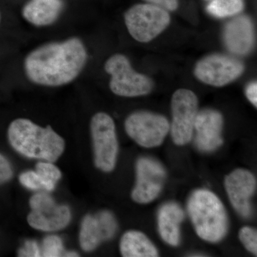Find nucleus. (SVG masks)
Returning a JSON list of instances; mask_svg holds the SVG:
<instances>
[{
    "label": "nucleus",
    "mask_w": 257,
    "mask_h": 257,
    "mask_svg": "<svg viewBox=\"0 0 257 257\" xmlns=\"http://www.w3.org/2000/svg\"><path fill=\"white\" fill-rule=\"evenodd\" d=\"M87 53L77 37L51 42L32 51L24 62L28 78L35 84L58 87L72 82L85 66Z\"/></svg>",
    "instance_id": "obj_1"
},
{
    "label": "nucleus",
    "mask_w": 257,
    "mask_h": 257,
    "mask_svg": "<svg viewBox=\"0 0 257 257\" xmlns=\"http://www.w3.org/2000/svg\"><path fill=\"white\" fill-rule=\"evenodd\" d=\"M8 139L15 151L23 156L47 162L58 160L65 147L64 139L51 126L42 127L23 118L10 124Z\"/></svg>",
    "instance_id": "obj_2"
},
{
    "label": "nucleus",
    "mask_w": 257,
    "mask_h": 257,
    "mask_svg": "<svg viewBox=\"0 0 257 257\" xmlns=\"http://www.w3.org/2000/svg\"><path fill=\"white\" fill-rule=\"evenodd\" d=\"M187 210L196 233L208 242L216 243L224 239L228 231V216L219 197L207 189L192 193Z\"/></svg>",
    "instance_id": "obj_3"
},
{
    "label": "nucleus",
    "mask_w": 257,
    "mask_h": 257,
    "mask_svg": "<svg viewBox=\"0 0 257 257\" xmlns=\"http://www.w3.org/2000/svg\"><path fill=\"white\" fill-rule=\"evenodd\" d=\"M124 22L131 36L146 43L160 35L170 23L167 10L152 4L132 7L124 15Z\"/></svg>",
    "instance_id": "obj_4"
},
{
    "label": "nucleus",
    "mask_w": 257,
    "mask_h": 257,
    "mask_svg": "<svg viewBox=\"0 0 257 257\" xmlns=\"http://www.w3.org/2000/svg\"><path fill=\"white\" fill-rule=\"evenodd\" d=\"M104 69L111 75V90L118 96L134 97L146 95L151 92V79L135 72L127 57L116 54L108 59Z\"/></svg>",
    "instance_id": "obj_5"
},
{
    "label": "nucleus",
    "mask_w": 257,
    "mask_h": 257,
    "mask_svg": "<svg viewBox=\"0 0 257 257\" xmlns=\"http://www.w3.org/2000/svg\"><path fill=\"white\" fill-rule=\"evenodd\" d=\"M90 130L94 165L103 172H110L116 166L118 155V141L114 120L106 113H96L91 120Z\"/></svg>",
    "instance_id": "obj_6"
},
{
    "label": "nucleus",
    "mask_w": 257,
    "mask_h": 257,
    "mask_svg": "<svg viewBox=\"0 0 257 257\" xmlns=\"http://www.w3.org/2000/svg\"><path fill=\"white\" fill-rule=\"evenodd\" d=\"M125 130L139 145L146 148L160 146L170 130L168 120L162 115L137 111L126 118Z\"/></svg>",
    "instance_id": "obj_7"
},
{
    "label": "nucleus",
    "mask_w": 257,
    "mask_h": 257,
    "mask_svg": "<svg viewBox=\"0 0 257 257\" xmlns=\"http://www.w3.org/2000/svg\"><path fill=\"white\" fill-rule=\"evenodd\" d=\"M198 112V99L194 92L180 89L174 93L171 135L175 145L183 146L191 141Z\"/></svg>",
    "instance_id": "obj_8"
},
{
    "label": "nucleus",
    "mask_w": 257,
    "mask_h": 257,
    "mask_svg": "<svg viewBox=\"0 0 257 257\" xmlns=\"http://www.w3.org/2000/svg\"><path fill=\"white\" fill-rule=\"evenodd\" d=\"M31 212L29 224L40 231H55L65 228L71 219V211L66 205H57L45 193H37L30 200Z\"/></svg>",
    "instance_id": "obj_9"
},
{
    "label": "nucleus",
    "mask_w": 257,
    "mask_h": 257,
    "mask_svg": "<svg viewBox=\"0 0 257 257\" xmlns=\"http://www.w3.org/2000/svg\"><path fill=\"white\" fill-rule=\"evenodd\" d=\"M244 70L242 62L224 55H211L199 61L194 74L201 82L222 87L239 77Z\"/></svg>",
    "instance_id": "obj_10"
},
{
    "label": "nucleus",
    "mask_w": 257,
    "mask_h": 257,
    "mask_svg": "<svg viewBox=\"0 0 257 257\" xmlns=\"http://www.w3.org/2000/svg\"><path fill=\"white\" fill-rule=\"evenodd\" d=\"M136 173V184L132 198L140 204L152 202L163 189L166 178L165 169L157 161L143 157L137 162Z\"/></svg>",
    "instance_id": "obj_11"
},
{
    "label": "nucleus",
    "mask_w": 257,
    "mask_h": 257,
    "mask_svg": "<svg viewBox=\"0 0 257 257\" xmlns=\"http://www.w3.org/2000/svg\"><path fill=\"white\" fill-rule=\"evenodd\" d=\"M225 189L231 205L244 218L251 216V198L254 194L256 181L249 171L236 169L225 177Z\"/></svg>",
    "instance_id": "obj_12"
},
{
    "label": "nucleus",
    "mask_w": 257,
    "mask_h": 257,
    "mask_svg": "<svg viewBox=\"0 0 257 257\" xmlns=\"http://www.w3.org/2000/svg\"><path fill=\"white\" fill-rule=\"evenodd\" d=\"M117 224L114 215L102 211L83 219L79 232V243L85 251L95 249L103 241L111 239L116 233Z\"/></svg>",
    "instance_id": "obj_13"
},
{
    "label": "nucleus",
    "mask_w": 257,
    "mask_h": 257,
    "mask_svg": "<svg viewBox=\"0 0 257 257\" xmlns=\"http://www.w3.org/2000/svg\"><path fill=\"white\" fill-rule=\"evenodd\" d=\"M222 127V115L219 111L207 109L198 112L194 127L198 149L203 152H212L219 148L223 144Z\"/></svg>",
    "instance_id": "obj_14"
},
{
    "label": "nucleus",
    "mask_w": 257,
    "mask_h": 257,
    "mask_svg": "<svg viewBox=\"0 0 257 257\" xmlns=\"http://www.w3.org/2000/svg\"><path fill=\"white\" fill-rule=\"evenodd\" d=\"M224 40L230 52L235 55H247L254 42L253 24L250 18L243 15L229 22L224 28Z\"/></svg>",
    "instance_id": "obj_15"
},
{
    "label": "nucleus",
    "mask_w": 257,
    "mask_h": 257,
    "mask_svg": "<svg viewBox=\"0 0 257 257\" xmlns=\"http://www.w3.org/2000/svg\"><path fill=\"white\" fill-rule=\"evenodd\" d=\"M184 219L182 207L175 202H168L160 208L158 213V229L166 243L177 246L180 242V225Z\"/></svg>",
    "instance_id": "obj_16"
},
{
    "label": "nucleus",
    "mask_w": 257,
    "mask_h": 257,
    "mask_svg": "<svg viewBox=\"0 0 257 257\" xmlns=\"http://www.w3.org/2000/svg\"><path fill=\"white\" fill-rule=\"evenodd\" d=\"M62 9L61 0H31L24 6L22 14L32 25L45 27L55 23Z\"/></svg>",
    "instance_id": "obj_17"
},
{
    "label": "nucleus",
    "mask_w": 257,
    "mask_h": 257,
    "mask_svg": "<svg viewBox=\"0 0 257 257\" xmlns=\"http://www.w3.org/2000/svg\"><path fill=\"white\" fill-rule=\"evenodd\" d=\"M120 251L124 257H156V246L146 235L139 231H128L120 241Z\"/></svg>",
    "instance_id": "obj_18"
},
{
    "label": "nucleus",
    "mask_w": 257,
    "mask_h": 257,
    "mask_svg": "<svg viewBox=\"0 0 257 257\" xmlns=\"http://www.w3.org/2000/svg\"><path fill=\"white\" fill-rule=\"evenodd\" d=\"M209 14L223 18L239 14L243 9V0H212L207 6Z\"/></svg>",
    "instance_id": "obj_19"
},
{
    "label": "nucleus",
    "mask_w": 257,
    "mask_h": 257,
    "mask_svg": "<svg viewBox=\"0 0 257 257\" xmlns=\"http://www.w3.org/2000/svg\"><path fill=\"white\" fill-rule=\"evenodd\" d=\"M20 182L26 188L37 190V189H45V190H54L53 187L47 183L41 176L39 175L36 171H28L23 172L20 176Z\"/></svg>",
    "instance_id": "obj_20"
},
{
    "label": "nucleus",
    "mask_w": 257,
    "mask_h": 257,
    "mask_svg": "<svg viewBox=\"0 0 257 257\" xmlns=\"http://www.w3.org/2000/svg\"><path fill=\"white\" fill-rule=\"evenodd\" d=\"M36 172L54 189L55 188L56 183L62 177V173L58 167L50 162H39L36 165Z\"/></svg>",
    "instance_id": "obj_21"
},
{
    "label": "nucleus",
    "mask_w": 257,
    "mask_h": 257,
    "mask_svg": "<svg viewBox=\"0 0 257 257\" xmlns=\"http://www.w3.org/2000/svg\"><path fill=\"white\" fill-rule=\"evenodd\" d=\"M63 243L59 236L55 235L46 236L42 242L41 256L57 257L62 256Z\"/></svg>",
    "instance_id": "obj_22"
},
{
    "label": "nucleus",
    "mask_w": 257,
    "mask_h": 257,
    "mask_svg": "<svg viewBox=\"0 0 257 257\" xmlns=\"http://www.w3.org/2000/svg\"><path fill=\"white\" fill-rule=\"evenodd\" d=\"M239 237L244 247L249 252L257 253V233L256 229L249 226H243L239 230Z\"/></svg>",
    "instance_id": "obj_23"
},
{
    "label": "nucleus",
    "mask_w": 257,
    "mask_h": 257,
    "mask_svg": "<svg viewBox=\"0 0 257 257\" xmlns=\"http://www.w3.org/2000/svg\"><path fill=\"white\" fill-rule=\"evenodd\" d=\"M20 256H41V251L36 241L29 240L19 251Z\"/></svg>",
    "instance_id": "obj_24"
},
{
    "label": "nucleus",
    "mask_w": 257,
    "mask_h": 257,
    "mask_svg": "<svg viewBox=\"0 0 257 257\" xmlns=\"http://www.w3.org/2000/svg\"><path fill=\"white\" fill-rule=\"evenodd\" d=\"M13 170L8 160L0 155V184L8 182L13 177Z\"/></svg>",
    "instance_id": "obj_25"
},
{
    "label": "nucleus",
    "mask_w": 257,
    "mask_h": 257,
    "mask_svg": "<svg viewBox=\"0 0 257 257\" xmlns=\"http://www.w3.org/2000/svg\"><path fill=\"white\" fill-rule=\"evenodd\" d=\"M150 4L157 5L166 10L174 11L179 6L178 0H145Z\"/></svg>",
    "instance_id": "obj_26"
},
{
    "label": "nucleus",
    "mask_w": 257,
    "mask_h": 257,
    "mask_svg": "<svg viewBox=\"0 0 257 257\" xmlns=\"http://www.w3.org/2000/svg\"><path fill=\"white\" fill-rule=\"evenodd\" d=\"M246 95L248 100L255 106H257V84L256 82H251L248 84L246 89Z\"/></svg>",
    "instance_id": "obj_27"
},
{
    "label": "nucleus",
    "mask_w": 257,
    "mask_h": 257,
    "mask_svg": "<svg viewBox=\"0 0 257 257\" xmlns=\"http://www.w3.org/2000/svg\"><path fill=\"white\" fill-rule=\"evenodd\" d=\"M65 256H78L79 255H77V253L75 252H67L65 253L64 255Z\"/></svg>",
    "instance_id": "obj_28"
}]
</instances>
